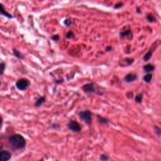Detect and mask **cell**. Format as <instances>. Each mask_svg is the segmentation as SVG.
Here are the masks:
<instances>
[{
    "label": "cell",
    "instance_id": "1",
    "mask_svg": "<svg viewBox=\"0 0 161 161\" xmlns=\"http://www.w3.org/2000/svg\"><path fill=\"white\" fill-rule=\"evenodd\" d=\"M10 143L16 149H24L26 146V140L23 136L20 134H15L10 138Z\"/></svg>",
    "mask_w": 161,
    "mask_h": 161
},
{
    "label": "cell",
    "instance_id": "2",
    "mask_svg": "<svg viewBox=\"0 0 161 161\" xmlns=\"http://www.w3.org/2000/svg\"><path fill=\"white\" fill-rule=\"evenodd\" d=\"M92 116L93 113L90 110L80 111L78 113L79 118L88 125H90L92 124Z\"/></svg>",
    "mask_w": 161,
    "mask_h": 161
},
{
    "label": "cell",
    "instance_id": "3",
    "mask_svg": "<svg viewBox=\"0 0 161 161\" xmlns=\"http://www.w3.org/2000/svg\"><path fill=\"white\" fill-rule=\"evenodd\" d=\"M30 85L29 80L23 78L20 79L16 82V86L20 91H25Z\"/></svg>",
    "mask_w": 161,
    "mask_h": 161
},
{
    "label": "cell",
    "instance_id": "4",
    "mask_svg": "<svg viewBox=\"0 0 161 161\" xmlns=\"http://www.w3.org/2000/svg\"><path fill=\"white\" fill-rule=\"evenodd\" d=\"M68 127L69 130L73 132H80L82 130L81 126L76 120H71L68 124Z\"/></svg>",
    "mask_w": 161,
    "mask_h": 161
},
{
    "label": "cell",
    "instance_id": "5",
    "mask_svg": "<svg viewBox=\"0 0 161 161\" xmlns=\"http://www.w3.org/2000/svg\"><path fill=\"white\" fill-rule=\"evenodd\" d=\"M82 90L85 93H96V90L94 88V83L90 82L85 84L82 86Z\"/></svg>",
    "mask_w": 161,
    "mask_h": 161
},
{
    "label": "cell",
    "instance_id": "6",
    "mask_svg": "<svg viewBox=\"0 0 161 161\" xmlns=\"http://www.w3.org/2000/svg\"><path fill=\"white\" fill-rule=\"evenodd\" d=\"M137 74L135 73H129L126 74L124 78L125 82L127 83H130L135 81L137 79Z\"/></svg>",
    "mask_w": 161,
    "mask_h": 161
},
{
    "label": "cell",
    "instance_id": "7",
    "mask_svg": "<svg viewBox=\"0 0 161 161\" xmlns=\"http://www.w3.org/2000/svg\"><path fill=\"white\" fill-rule=\"evenodd\" d=\"M11 157L12 155L7 151H3L0 152V161H8Z\"/></svg>",
    "mask_w": 161,
    "mask_h": 161
},
{
    "label": "cell",
    "instance_id": "8",
    "mask_svg": "<svg viewBox=\"0 0 161 161\" xmlns=\"http://www.w3.org/2000/svg\"><path fill=\"white\" fill-rule=\"evenodd\" d=\"M0 14L1 15L5 16V17H7L8 18H12V16L11 15L10 13H8V12H7L6 11H5V9L4 8V7L3 6V4L1 3H0Z\"/></svg>",
    "mask_w": 161,
    "mask_h": 161
},
{
    "label": "cell",
    "instance_id": "9",
    "mask_svg": "<svg viewBox=\"0 0 161 161\" xmlns=\"http://www.w3.org/2000/svg\"><path fill=\"white\" fill-rule=\"evenodd\" d=\"M46 101V96H40L38 98L35 103V106L36 107H40Z\"/></svg>",
    "mask_w": 161,
    "mask_h": 161
},
{
    "label": "cell",
    "instance_id": "10",
    "mask_svg": "<svg viewBox=\"0 0 161 161\" xmlns=\"http://www.w3.org/2000/svg\"><path fill=\"white\" fill-rule=\"evenodd\" d=\"M143 69L146 73H151L152 72H153L155 70V67L152 64H149L144 65L143 67Z\"/></svg>",
    "mask_w": 161,
    "mask_h": 161
},
{
    "label": "cell",
    "instance_id": "11",
    "mask_svg": "<svg viewBox=\"0 0 161 161\" xmlns=\"http://www.w3.org/2000/svg\"><path fill=\"white\" fill-rule=\"evenodd\" d=\"M96 118L99 124H101V125H107L110 122L109 120L103 117V116H101L99 115H96Z\"/></svg>",
    "mask_w": 161,
    "mask_h": 161
},
{
    "label": "cell",
    "instance_id": "12",
    "mask_svg": "<svg viewBox=\"0 0 161 161\" xmlns=\"http://www.w3.org/2000/svg\"><path fill=\"white\" fill-rule=\"evenodd\" d=\"M153 75L152 73H147L143 77V80L146 83H150L152 79Z\"/></svg>",
    "mask_w": 161,
    "mask_h": 161
},
{
    "label": "cell",
    "instance_id": "13",
    "mask_svg": "<svg viewBox=\"0 0 161 161\" xmlns=\"http://www.w3.org/2000/svg\"><path fill=\"white\" fill-rule=\"evenodd\" d=\"M142 100H143V94L142 93H140L136 95V96L135 97V101L138 103H142Z\"/></svg>",
    "mask_w": 161,
    "mask_h": 161
},
{
    "label": "cell",
    "instance_id": "14",
    "mask_svg": "<svg viewBox=\"0 0 161 161\" xmlns=\"http://www.w3.org/2000/svg\"><path fill=\"white\" fill-rule=\"evenodd\" d=\"M13 54H14V55H15V56L16 57H17L18 59H24V55H22L18 51V50H16V49H13Z\"/></svg>",
    "mask_w": 161,
    "mask_h": 161
},
{
    "label": "cell",
    "instance_id": "15",
    "mask_svg": "<svg viewBox=\"0 0 161 161\" xmlns=\"http://www.w3.org/2000/svg\"><path fill=\"white\" fill-rule=\"evenodd\" d=\"M152 55V51H149L145 55L143 56V60L144 61H148L150 60V59L151 58Z\"/></svg>",
    "mask_w": 161,
    "mask_h": 161
},
{
    "label": "cell",
    "instance_id": "16",
    "mask_svg": "<svg viewBox=\"0 0 161 161\" xmlns=\"http://www.w3.org/2000/svg\"><path fill=\"white\" fill-rule=\"evenodd\" d=\"M109 159H110V157L108 156L107 154H101L100 155H99V160H100L101 161H108L109 160Z\"/></svg>",
    "mask_w": 161,
    "mask_h": 161
},
{
    "label": "cell",
    "instance_id": "17",
    "mask_svg": "<svg viewBox=\"0 0 161 161\" xmlns=\"http://www.w3.org/2000/svg\"><path fill=\"white\" fill-rule=\"evenodd\" d=\"M154 132H155V134L157 135H160V134H161V131H160V128L157 126H154Z\"/></svg>",
    "mask_w": 161,
    "mask_h": 161
},
{
    "label": "cell",
    "instance_id": "18",
    "mask_svg": "<svg viewBox=\"0 0 161 161\" xmlns=\"http://www.w3.org/2000/svg\"><path fill=\"white\" fill-rule=\"evenodd\" d=\"M5 69V64L2 62L0 63V75H2L4 73Z\"/></svg>",
    "mask_w": 161,
    "mask_h": 161
},
{
    "label": "cell",
    "instance_id": "19",
    "mask_svg": "<svg viewBox=\"0 0 161 161\" xmlns=\"http://www.w3.org/2000/svg\"><path fill=\"white\" fill-rule=\"evenodd\" d=\"M147 20L149 21V22H154L155 21V18L152 15H149L147 16Z\"/></svg>",
    "mask_w": 161,
    "mask_h": 161
},
{
    "label": "cell",
    "instance_id": "20",
    "mask_svg": "<svg viewBox=\"0 0 161 161\" xmlns=\"http://www.w3.org/2000/svg\"><path fill=\"white\" fill-rule=\"evenodd\" d=\"M129 34H130V30H128V31H125L124 32H121L120 33V37L121 38H124L125 37V36L128 35Z\"/></svg>",
    "mask_w": 161,
    "mask_h": 161
},
{
    "label": "cell",
    "instance_id": "21",
    "mask_svg": "<svg viewBox=\"0 0 161 161\" xmlns=\"http://www.w3.org/2000/svg\"><path fill=\"white\" fill-rule=\"evenodd\" d=\"M125 61L126 62H128V64H129V65L133 64V62H134V59H131V58H128V59H125Z\"/></svg>",
    "mask_w": 161,
    "mask_h": 161
},
{
    "label": "cell",
    "instance_id": "22",
    "mask_svg": "<svg viewBox=\"0 0 161 161\" xmlns=\"http://www.w3.org/2000/svg\"><path fill=\"white\" fill-rule=\"evenodd\" d=\"M73 37H74V33L71 31L69 32L67 34V35H66V37L68 38H71Z\"/></svg>",
    "mask_w": 161,
    "mask_h": 161
},
{
    "label": "cell",
    "instance_id": "23",
    "mask_svg": "<svg viewBox=\"0 0 161 161\" xmlns=\"http://www.w3.org/2000/svg\"><path fill=\"white\" fill-rule=\"evenodd\" d=\"M64 24H65V25L66 26H70L71 24V21L70 20H69V19H66V20H65V21H64Z\"/></svg>",
    "mask_w": 161,
    "mask_h": 161
},
{
    "label": "cell",
    "instance_id": "24",
    "mask_svg": "<svg viewBox=\"0 0 161 161\" xmlns=\"http://www.w3.org/2000/svg\"><path fill=\"white\" fill-rule=\"evenodd\" d=\"M52 39H53L54 40H56V41H57V40H59V36L57 35H54V36L52 37Z\"/></svg>",
    "mask_w": 161,
    "mask_h": 161
},
{
    "label": "cell",
    "instance_id": "25",
    "mask_svg": "<svg viewBox=\"0 0 161 161\" xmlns=\"http://www.w3.org/2000/svg\"><path fill=\"white\" fill-rule=\"evenodd\" d=\"M122 4H123L121 3H118V4H116L115 5V8H120L121 7H122Z\"/></svg>",
    "mask_w": 161,
    "mask_h": 161
},
{
    "label": "cell",
    "instance_id": "26",
    "mask_svg": "<svg viewBox=\"0 0 161 161\" xmlns=\"http://www.w3.org/2000/svg\"><path fill=\"white\" fill-rule=\"evenodd\" d=\"M112 47H107L106 48V50H105V51H107V52H110L112 51Z\"/></svg>",
    "mask_w": 161,
    "mask_h": 161
},
{
    "label": "cell",
    "instance_id": "27",
    "mask_svg": "<svg viewBox=\"0 0 161 161\" xmlns=\"http://www.w3.org/2000/svg\"><path fill=\"white\" fill-rule=\"evenodd\" d=\"M64 81V80H59V81H55V83H57V84H61V82H62Z\"/></svg>",
    "mask_w": 161,
    "mask_h": 161
},
{
    "label": "cell",
    "instance_id": "28",
    "mask_svg": "<svg viewBox=\"0 0 161 161\" xmlns=\"http://www.w3.org/2000/svg\"><path fill=\"white\" fill-rule=\"evenodd\" d=\"M2 118L1 117H0V125H1L2 124Z\"/></svg>",
    "mask_w": 161,
    "mask_h": 161
},
{
    "label": "cell",
    "instance_id": "29",
    "mask_svg": "<svg viewBox=\"0 0 161 161\" xmlns=\"http://www.w3.org/2000/svg\"><path fill=\"white\" fill-rule=\"evenodd\" d=\"M38 161H43V159H40V160H38Z\"/></svg>",
    "mask_w": 161,
    "mask_h": 161
}]
</instances>
